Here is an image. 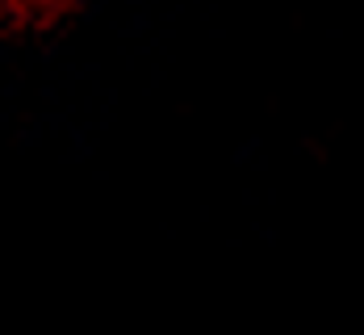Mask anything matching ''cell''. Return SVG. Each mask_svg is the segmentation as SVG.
Here are the masks:
<instances>
[]
</instances>
